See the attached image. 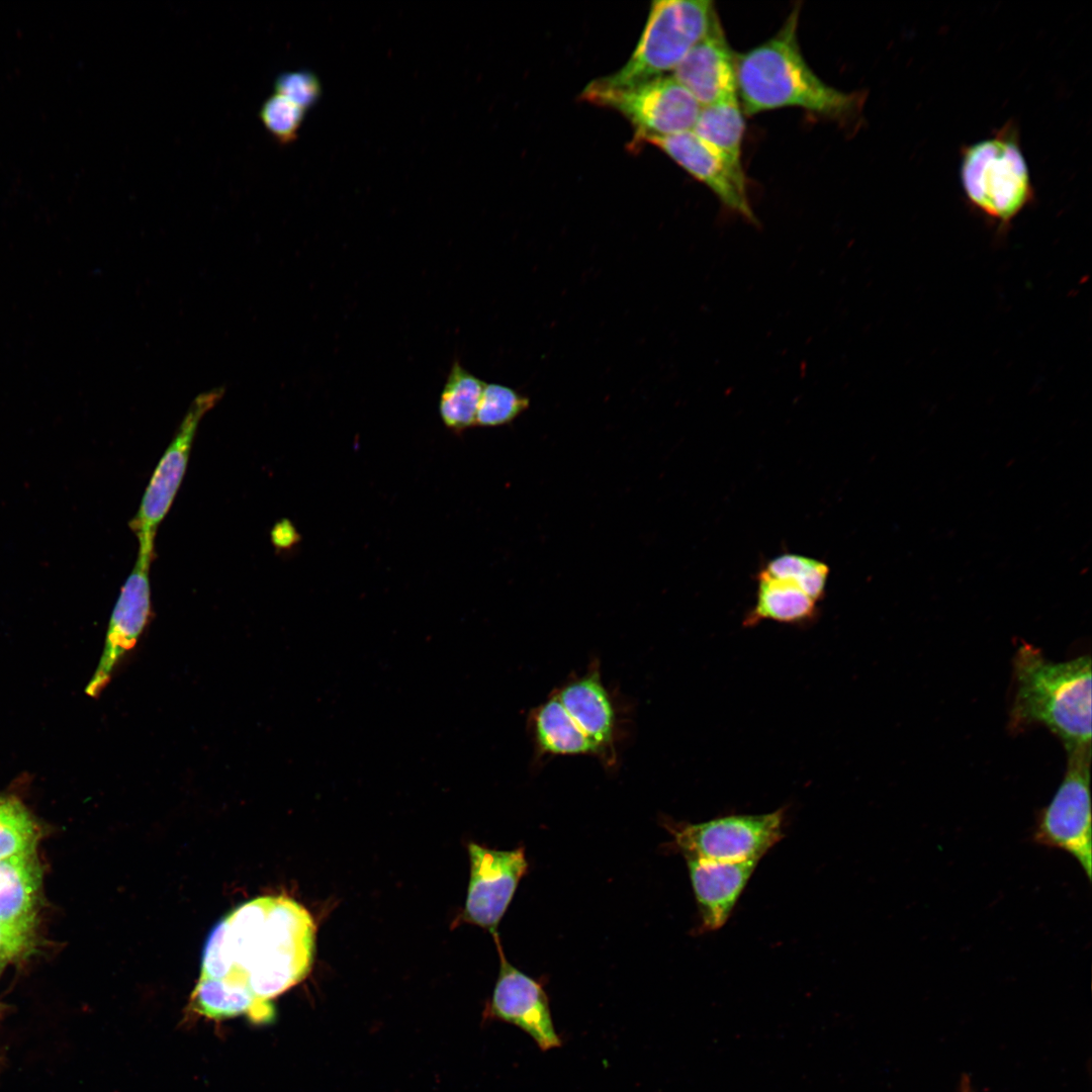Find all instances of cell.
Listing matches in <instances>:
<instances>
[{"instance_id": "19", "label": "cell", "mask_w": 1092, "mask_h": 1092, "mask_svg": "<svg viewBox=\"0 0 1092 1092\" xmlns=\"http://www.w3.org/2000/svg\"><path fill=\"white\" fill-rule=\"evenodd\" d=\"M756 601L744 623L753 625L762 620L781 623H801L816 614V602L795 583L767 576L760 571L757 575Z\"/></svg>"}, {"instance_id": "13", "label": "cell", "mask_w": 1092, "mask_h": 1092, "mask_svg": "<svg viewBox=\"0 0 1092 1092\" xmlns=\"http://www.w3.org/2000/svg\"><path fill=\"white\" fill-rule=\"evenodd\" d=\"M643 141L659 148L695 179L705 184L729 211L751 223L757 221L747 196L741 164L732 162L693 130L648 136Z\"/></svg>"}, {"instance_id": "31", "label": "cell", "mask_w": 1092, "mask_h": 1092, "mask_svg": "<svg viewBox=\"0 0 1092 1092\" xmlns=\"http://www.w3.org/2000/svg\"><path fill=\"white\" fill-rule=\"evenodd\" d=\"M2 963H3V962H0V966H1V964H2Z\"/></svg>"}, {"instance_id": "27", "label": "cell", "mask_w": 1092, "mask_h": 1092, "mask_svg": "<svg viewBox=\"0 0 1092 1092\" xmlns=\"http://www.w3.org/2000/svg\"><path fill=\"white\" fill-rule=\"evenodd\" d=\"M274 86L275 93L303 110L313 106L322 95L320 79L307 70L282 73L277 76Z\"/></svg>"}, {"instance_id": "3", "label": "cell", "mask_w": 1092, "mask_h": 1092, "mask_svg": "<svg viewBox=\"0 0 1092 1092\" xmlns=\"http://www.w3.org/2000/svg\"><path fill=\"white\" fill-rule=\"evenodd\" d=\"M1009 728L1019 732L1040 724L1060 738L1066 751L1091 745V657L1050 660L1029 644L1013 657Z\"/></svg>"}, {"instance_id": "29", "label": "cell", "mask_w": 1092, "mask_h": 1092, "mask_svg": "<svg viewBox=\"0 0 1092 1092\" xmlns=\"http://www.w3.org/2000/svg\"><path fill=\"white\" fill-rule=\"evenodd\" d=\"M271 540L277 549L287 550L300 541V535L289 520L282 519L273 527Z\"/></svg>"}, {"instance_id": "21", "label": "cell", "mask_w": 1092, "mask_h": 1092, "mask_svg": "<svg viewBox=\"0 0 1092 1092\" xmlns=\"http://www.w3.org/2000/svg\"><path fill=\"white\" fill-rule=\"evenodd\" d=\"M484 384L458 360L452 362L439 399V414L447 429L462 433L475 426Z\"/></svg>"}, {"instance_id": "15", "label": "cell", "mask_w": 1092, "mask_h": 1092, "mask_svg": "<svg viewBox=\"0 0 1092 1092\" xmlns=\"http://www.w3.org/2000/svg\"><path fill=\"white\" fill-rule=\"evenodd\" d=\"M672 76L701 106L737 95L735 54L720 20L690 51Z\"/></svg>"}, {"instance_id": "12", "label": "cell", "mask_w": 1092, "mask_h": 1092, "mask_svg": "<svg viewBox=\"0 0 1092 1092\" xmlns=\"http://www.w3.org/2000/svg\"><path fill=\"white\" fill-rule=\"evenodd\" d=\"M154 557V545H139L135 563L109 621L102 656L86 688L91 697L98 696L106 687L116 664L136 644L152 617L150 567Z\"/></svg>"}, {"instance_id": "30", "label": "cell", "mask_w": 1092, "mask_h": 1092, "mask_svg": "<svg viewBox=\"0 0 1092 1092\" xmlns=\"http://www.w3.org/2000/svg\"><path fill=\"white\" fill-rule=\"evenodd\" d=\"M962 1092H971L970 1088H969V1085H965Z\"/></svg>"}, {"instance_id": "7", "label": "cell", "mask_w": 1092, "mask_h": 1092, "mask_svg": "<svg viewBox=\"0 0 1092 1092\" xmlns=\"http://www.w3.org/2000/svg\"><path fill=\"white\" fill-rule=\"evenodd\" d=\"M581 97L623 114L635 126L638 142L692 130L702 107L672 75L621 88L592 81Z\"/></svg>"}, {"instance_id": "5", "label": "cell", "mask_w": 1092, "mask_h": 1092, "mask_svg": "<svg viewBox=\"0 0 1092 1092\" xmlns=\"http://www.w3.org/2000/svg\"><path fill=\"white\" fill-rule=\"evenodd\" d=\"M719 20L709 0L654 1L628 62L617 72L594 81L604 87L621 88L668 75Z\"/></svg>"}, {"instance_id": "10", "label": "cell", "mask_w": 1092, "mask_h": 1092, "mask_svg": "<svg viewBox=\"0 0 1092 1092\" xmlns=\"http://www.w3.org/2000/svg\"><path fill=\"white\" fill-rule=\"evenodd\" d=\"M221 389L198 395L157 464L129 527L139 543H155L157 528L169 512L186 472L200 420L221 396Z\"/></svg>"}, {"instance_id": "26", "label": "cell", "mask_w": 1092, "mask_h": 1092, "mask_svg": "<svg viewBox=\"0 0 1092 1092\" xmlns=\"http://www.w3.org/2000/svg\"><path fill=\"white\" fill-rule=\"evenodd\" d=\"M305 110L287 98L275 93L260 108V118L266 128L280 143H290L296 138Z\"/></svg>"}, {"instance_id": "22", "label": "cell", "mask_w": 1092, "mask_h": 1092, "mask_svg": "<svg viewBox=\"0 0 1092 1092\" xmlns=\"http://www.w3.org/2000/svg\"><path fill=\"white\" fill-rule=\"evenodd\" d=\"M192 1002L196 1011L212 1019L232 1018L247 1013L254 1019L266 1021L273 1016L270 1005L259 1004L247 994L202 979H199L195 987Z\"/></svg>"}, {"instance_id": "18", "label": "cell", "mask_w": 1092, "mask_h": 1092, "mask_svg": "<svg viewBox=\"0 0 1092 1092\" xmlns=\"http://www.w3.org/2000/svg\"><path fill=\"white\" fill-rule=\"evenodd\" d=\"M40 882L34 850L0 859V922L34 921Z\"/></svg>"}, {"instance_id": "17", "label": "cell", "mask_w": 1092, "mask_h": 1092, "mask_svg": "<svg viewBox=\"0 0 1092 1092\" xmlns=\"http://www.w3.org/2000/svg\"><path fill=\"white\" fill-rule=\"evenodd\" d=\"M529 727L540 755L601 757L597 746L575 724L554 693L531 712Z\"/></svg>"}, {"instance_id": "9", "label": "cell", "mask_w": 1092, "mask_h": 1092, "mask_svg": "<svg viewBox=\"0 0 1092 1092\" xmlns=\"http://www.w3.org/2000/svg\"><path fill=\"white\" fill-rule=\"evenodd\" d=\"M470 878L460 922L477 925L491 935L505 915L529 863L523 847L497 850L468 845Z\"/></svg>"}, {"instance_id": "2", "label": "cell", "mask_w": 1092, "mask_h": 1092, "mask_svg": "<svg viewBox=\"0 0 1092 1092\" xmlns=\"http://www.w3.org/2000/svg\"><path fill=\"white\" fill-rule=\"evenodd\" d=\"M799 17L800 8L795 7L772 37L735 55L743 112L800 107L831 118L856 114L864 96L829 86L807 64L798 41Z\"/></svg>"}, {"instance_id": "11", "label": "cell", "mask_w": 1092, "mask_h": 1092, "mask_svg": "<svg viewBox=\"0 0 1092 1092\" xmlns=\"http://www.w3.org/2000/svg\"><path fill=\"white\" fill-rule=\"evenodd\" d=\"M499 957V973L491 1000L485 1009L486 1019L516 1025L526 1032L542 1052L560 1048L562 1039L555 1030L549 998L540 981L514 967L505 957L498 933L492 935Z\"/></svg>"}, {"instance_id": "4", "label": "cell", "mask_w": 1092, "mask_h": 1092, "mask_svg": "<svg viewBox=\"0 0 1092 1092\" xmlns=\"http://www.w3.org/2000/svg\"><path fill=\"white\" fill-rule=\"evenodd\" d=\"M960 173L971 206L1002 234L1034 201V188L1013 121L991 136L964 147Z\"/></svg>"}, {"instance_id": "20", "label": "cell", "mask_w": 1092, "mask_h": 1092, "mask_svg": "<svg viewBox=\"0 0 1092 1092\" xmlns=\"http://www.w3.org/2000/svg\"><path fill=\"white\" fill-rule=\"evenodd\" d=\"M692 130L732 162L742 165L745 121L737 95L702 106Z\"/></svg>"}, {"instance_id": "24", "label": "cell", "mask_w": 1092, "mask_h": 1092, "mask_svg": "<svg viewBox=\"0 0 1092 1092\" xmlns=\"http://www.w3.org/2000/svg\"><path fill=\"white\" fill-rule=\"evenodd\" d=\"M37 826L14 797L0 796V859L34 850Z\"/></svg>"}, {"instance_id": "16", "label": "cell", "mask_w": 1092, "mask_h": 1092, "mask_svg": "<svg viewBox=\"0 0 1092 1092\" xmlns=\"http://www.w3.org/2000/svg\"><path fill=\"white\" fill-rule=\"evenodd\" d=\"M703 930H716L729 918L758 860L721 862L686 857Z\"/></svg>"}, {"instance_id": "28", "label": "cell", "mask_w": 1092, "mask_h": 1092, "mask_svg": "<svg viewBox=\"0 0 1092 1092\" xmlns=\"http://www.w3.org/2000/svg\"><path fill=\"white\" fill-rule=\"evenodd\" d=\"M34 921L0 922V962L21 953L30 942Z\"/></svg>"}, {"instance_id": "25", "label": "cell", "mask_w": 1092, "mask_h": 1092, "mask_svg": "<svg viewBox=\"0 0 1092 1092\" xmlns=\"http://www.w3.org/2000/svg\"><path fill=\"white\" fill-rule=\"evenodd\" d=\"M530 404L527 396L512 387L485 383L479 400L475 426L497 427L509 424Z\"/></svg>"}, {"instance_id": "1", "label": "cell", "mask_w": 1092, "mask_h": 1092, "mask_svg": "<svg viewBox=\"0 0 1092 1092\" xmlns=\"http://www.w3.org/2000/svg\"><path fill=\"white\" fill-rule=\"evenodd\" d=\"M315 926L309 912L286 896H264L240 905L210 932L199 979L269 1000L309 972Z\"/></svg>"}, {"instance_id": "8", "label": "cell", "mask_w": 1092, "mask_h": 1092, "mask_svg": "<svg viewBox=\"0 0 1092 1092\" xmlns=\"http://www.w3.org/2000/svg\"><path fill=\"white\" fill-rule=\"evenodd\" d=\"M784 810L733 815L701 823H670L685 857L721 862L759 860L783 837Z\"/></svg>"}, {"instance_id": "14", "label": "cell", "mask_w": 1092, "mask_h": 1092, "mask_svg": "<svg viewBox=\"0 0 1092 1092\" xmlns=\"http://www.w3.org/2000/svg\"><path fill=\"white\" fill-rule=\"evenodd\" d=\"M575 724L597 746L607 766L617 761L621 719L614 697L603 684L599 663L553 692Z\"/></svg>"}, {"instance_id": "23", "label": "cell", "mask_w": 1092, "mask_h": 1092, "mask_svg": "<svg viewBox=\"0 0 1092 1092\" xmlns=\"http://www.w3.org/2000/svg\"><path fill=\"white\" fill-rule=\"evenodd\" d=\"M761 573L791 581L816 603L825 595L829 575L828 565L818 559L795 553H783L759 570Z\"/></svg>"}, {"instance_id": "6", "label": "cell", "mask_w": 1092, "mask_h": 1092, "mask_svg": "<svg viewBox=\"0 0 1092 1092\" xmlns=\"http://www.w3.org/2000/svg\"><path fill=\"white\" fill-rule=\"evenodd\" d=\"M1067 768L1051 802L1036 813L1031 841L1063 850L1092 879L1091 745L1067 752Z\"/></svg>"}]
</instances>
